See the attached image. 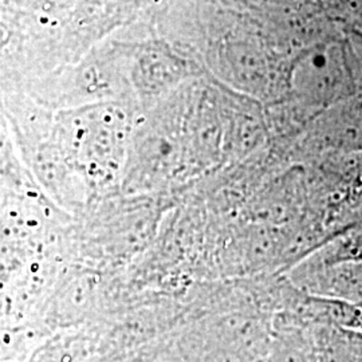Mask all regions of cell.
Masks as SVG:
<instances>
[{
  "label": "cell",
  "instance_id": "3957f363",
  "mask_svg": "<svg viewBox=\"0 0 362 362\" xmlns=\"http://www.w3.org/2000/svg\"><path fill=\"white\" fill-rule=\"evenodd\" d=\"M360 308H361V309H362V305H360Z\"/></svg>",
  "mask_w": 362,
  "mask_h": 362
},
{
  "label": "cell",
  "instance_id": "7a4b0ae2",
  "mask_svg": "<svg viewBox=\"0 0 362 362\" xmlns=\"http://www.w3.org/2000/svg\"><path fill=\"white\" fill-rule=\"evenodd\" d=\"M318 362H362V329L315 326L313 329Z\"/></svg>",
  "mask_w": 362,
  "mask_h": 362
},
{
  "label": "cell",
  "instance_id": "6da1fadb",
  "mask_svg": "<svg viewBox=\"0 0 362 362\" xmlns=\"http://www.w3.org/2000/svg\"><path fill=\"white\" fill-rule=\"evenodd\" d=\"M290 279L302 293L362 305V259L330 266L313 264L303 259L296 263Z\"/></svg>",
  "mask_w": 362,
  "mask_h": 362
}]
</instances>
